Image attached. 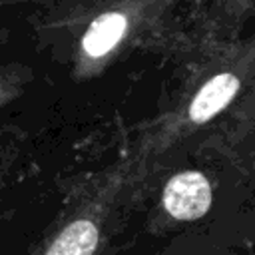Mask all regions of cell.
I'll use <instances>...</instances> for the list:
<instances>
[{
    "label": "cell",
    "instance_id": "1",
    "mask_svg": "<svg viewBox=\"0 0 255 255\" xmlns=\"http://www.w3.org/2000/svg\"><path fill=\"white\" fill-rule=\"evenodd\" d=\"M163 205L175 219H199L211 205V187L199 171H181L167 181Z\"/></svg>",
    "mask_w": 255,
    "mask_h": 255
},
{
    "label": "cell",
    "instance_id": "5",
    "mask_svg": "<svg viewBox=\"0 0 255 255\" xmlns=\"http://www.w3.org/2000/svg\"><path fill=\"white\" fill-rule=\"evenodd\" d=\"M0 96H2V90H0Z\"/></svg>",
    "mask_w": 255,
    "mask_h": 255
},
{
    "label": "cell",
    "instance_id": "4",
    "mask_svg": "<svg viewBox=\"0 0 255 255\" xmlns=\"http://www.w3.org/2000/svg\"><path fill=\"white\" fill-rule=\"evenodd\" d=\"M96 245L98 227L88 219H78L60 231L46 255H94Z\"/></svg>",
    "mask_w": 255,
    "mask_h": 255
},
{
    "label": "cell",
    "instance_id": "2",
    "mask_svg": "<svg viewBox=\"0 0 255 255\" xmlns=\"http://www.w3.org/2000/svg\"><path fill=\"white\" fill-rule=\"evenodd\" d=\"M239 90V80L233 74H217L215 78H211L193 98L191 106H189V116L193 122L203 124L209 118H213L217 112H221L231 98L235 96V92Z\"/></svg>",
    "mask_w": 255,
    "mask_h": 255
},
{
    "label": "cell",
    "instance_id": "3",
    "mask_svg": "<svg viewBox=\"0 0 255 255\" xmlns=\"http://www.w3.org/2000/svg\"><path fill=\"white\" fill-rule=\"evenodd\" d=\"M128 20L120 12H106L98 16L82 38V48L88 56L100 58L108 54L124 36Z\"/></svg>",
    "mask_w": 255,
    "mask_h": 255
}]
</instances>
